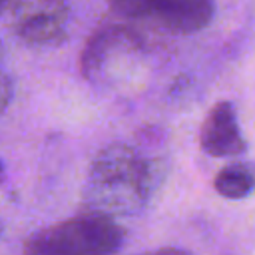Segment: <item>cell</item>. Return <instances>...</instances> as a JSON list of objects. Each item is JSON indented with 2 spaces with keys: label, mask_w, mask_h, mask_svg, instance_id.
I'll return each instance as SVG.
<instances>
[{
  "label": "cell",
  "mask_w": 255,
  "mask_h": 255,
  "mask_svg": "<svg viewBox=\"0 0 255 255\" xmlns=\"http://www.w3.org/2000/svg\"><path fill=\"white\" fill-rule=\"evenodd\" d=\"M163 161L143 153L129 143H110L90 163L82 207L108 217L133 215L141 211L163 179Z\"/></svg>",
  "instance_id": "1"
},
{
  "label": "cell",
  "mask_w": 255,
  "mask_h": 255,
  "mask_svg": "<svg viewBox=\"0 0 255 255\" xmlns=\"http://www.w3.org/2000/svg\"><path fill=\"white\" fill-rule=\"evenodd\" d=\"M124 243V229L114 217L84 211L82 215L34 231L22 255H114Z\"/></svg>",
  "instance_id": "2"
},
{
  "label": "cell",
  "mask_w": 255,
  "mask_h": 255,
  "mask_svg": "<svg viewBox=\"0 0 255 255\" xmlns=\"http://www.w3.org/2000/svg\"><path fill=\"white\" fill-rule=\"evenodd\" d=\"M110 8L129 24L183 36L203 30L215 14L213 0H110Z\"/></svg>",
  "instance_id": "3"
},
{
  "label": "cell",
  "mask_w": 255,
  "mask_h": 255,
  "mask_svg": "<svg viewBox=\"0 0 255 255\" xmlns=\"http://www.w3.org/2000/svg\"><path fill=\"white\" fill-rule=\"evenodd\" d=\"M143 48V38L135 26L129 22L120 24H106L98 28L86 42L82 54H80V70L86 80L98 82L112 66L129 60Z\"/></svg>",
  "instance_id": "4"
},
{
  "label": "cell",
  "mask_w": 255,
  "mask_h": 255,
  "mask_svg": "<svg viewBox=\"0 0 255 255\" xmlns=\"http://www.w3.org/2000/svg\"><path fill=\"white\" fill-rule=\"evenodd\" d=\"M16 36L30 46H56L66 38V0H12L8 8Z\"/></svg>",
  "instance_id": "5"
},
{
  "label": "cell",
  "mask_w": 255,
  "mask_h": 255,
  "mask_svg": "<svg viewBox=\"0 0 255 255\" xmlns=\"http://www.w3.org/2000/svg\"><path fill=\"white\" fill-rule=\"evenodd\" d=\"M199 143L211 157H235L245 151V139L231 102H217L209 110L199 129Z\"/></svg>",
  "instance_id": "6"
},
{
  "label": "cell",
  "mask_w": 255,
  "mask_h": 255,
  "mask_svg": "<svg viewBox=\"0 0 255 255\" xmlns=\"http://www.w3.org/2000/svg\"><path fill=\"white\" fill-rule=\"evenodd\" d=\"M213 187L221 197L243 199L255 189V163L235 161L221 167L213 179Z\"/></svg>",
  "instance_id": "7"
},
{
  "label": "cell",
  "mask_w": 255,
  "mask_h": 255,
  "mask_svg": "<svg viewBox=\"0 0 255 255\" xmlns=\"http://www.w3.org/2000/svg\"><path fill=\"white\" fill-rule=\"evenodd\" d=\"M12 98H14V84H12L10 76L0 70V112H4L8 108Z\"/></svg>",
  "instance_id": "8"
},
{
  "label": "cell",
  "mask_w": 255,
  "mask_h": 255,
  "mask_svg": "<svg viewBox=\"0 0 255 255\" xmlns=\"http://www.w3.org/2000/svg\"><path fill=\"white\" fill-rule=\"evenodd\" d=\"M137 255H191V253L189 251H183V249H177V247H159V249L137 253Z\"/></svg>",
  "instance_id": "9"
},
{
  "label": "cell",
  "mask_w": 255,
  "mask_h": 255,
  "mask_svg": "<svg viewBox=\"0 0 255 255\" xmlns=\"http://www.w3.org/2000/svg\"><path fill=\"white\" fill-rule=\"evenodd\" d=\"M10 4H12V0H0V14H4V12H8V8H10Z\"/></svg>",
  "instance_id": "10"
},
{
  "label": "cell",
  "mask_w": 255,
  "mask_h": 255,
  "mask_svg": "<svg viewBox=\"0 0 255 255\" xmlns=\"http://www.w3.org/2000/svg\"><path fill=\"white\" fill-rule=\"evenodd\" d=\"M0 58H2V44H0Z\"/></svg>",
  "instance_id": "11"
},
{
  "label": "cell",
  "mask_w": 255,
  "mask_h": 255,
  "mask_svg": "<svg viewBox=\"0 0 255 255\" xmlns=\"http://www.w3.org/2000/svg\"><path fill=\"white\" fill-rule=\"evenodd\" d=\"M0 233H2V223H0Z\"/></svg>",
  "instance_id": "12"
}]
</instances>
